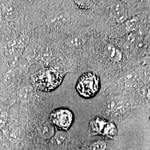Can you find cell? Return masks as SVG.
<instances>
[{"label":"cell","instance_id":"obj_1","mask_svg":"<svg viewBox=\"0 0 150 150\" xmlns=\"http://www.w3.org/2000/svg\"><path fill=\"white\" fill-rule=\"evenodd\" d=\"M33 83L38 88L45 91L53 90L62 82L63 76L56 70H42L32 76Z\"/></svg>","mask_w":150,"mask_h":150},{"label":"cell","instance_id":"obj_2","mask_svg":"<svg viewBox=\"0 0 150 150\" xmlns=\"http://www.w3.org/2000/svg\"><path fill=\"white\" fill-rule=\"evenodd\" d=\"M100 81L96 75L87 73L82 75L79 81L77 89L82 96L90 98L98 90Z\"/></svg>","mask_w":150,"mask_h":150},{"label":"cell","instance_id":"obj_3","mask_svg":"<svg viewBox=\"0 0 150 150\" xmlns=\"http://www.w3.org/2000/svg\"><path fill=\"white\" fill-rule=\"evenodd\" d=\"M51 122L59 129H67L73 121V115L70 110L59 109L54 111L50 116Z\"/></svg>","mask_w":150,"mask_h":150},{"label":"cell","instance_id":"obj_4","mask_svg":"<svg viewBox=\"0 0 150 150\" xmlns=\"http://www.w3.org/2000/svg\"><path fill=\"white\" fill-rule=\"evenodd\" d=\"M110 13L113 19L118 23H122L128 19V13L124 6L120 3H115L111 6Z\"/></svg>","mask_w":150,"mask_h":150},{"label":"cell","instance_id":"obj_5","mask_svg":"<svg viewBox=\"0 0 150 150\" xmlns=\"http://www.w3.org/2000/svg\"><path fill=\"white\" fill-rule=\"evenodd\" d=\"M105 52L108 59L115 62H118L122 59L120 50L115 46L109 44L105 47Z\"/></svg>","mask_w":150,"mask_h":150},{"label":"cell","instance_id":"obj_6","mask_svg":"<svg viewBox=\"0 0 150 150\" xmlns=\"http://www.w3.org/2000/svg\"><path fill=\"white\" fill-rule=\"evenodd\" d=\"M66 135L64 132H59L56 134L51 142V146L52 149H57L64 144Z\"/></svg>","mask_w":150,"mask_h":150},{"label":"cell","instance_id":"obj_7","mask_svg":"<svg viewBox=\"0 0 150 150\" xmlns=\"http://www.w3.org/2000/svg\"><path fill=\"white\" fill-rule=\"evenodd\" d=\"M104 134H106L108 137L114 138L117 133L116 126L112 123H106L103 129Z\"/></svg>","mask_w":150,"mask_h":150},{"label":"cell","instance_id":"obj_8","mask_svg":"<svg viewBox=\"0 0 150 150\" xmlns=\"http://www.w3.org/2000/svg\"><path fill=\"white\" fill-rule=\"evenodd\" d=\"M139 19L137 16L134 17L126 21V28L129 31H133L137 29L139 26Z\"/></svg>","mask_w":150,"mask_h":150},{"label":"cell","instance_id":"obj_9","mask_svg":"<svg viewBox=\"0 0 150 150\" xmlns=\"http://www.w3.org/2000/svg\"><path fill=\"white\" fill-rule=\"evenodd\" d=\"M106 124V123L104 121V120L101 118H97L91 122V126L94 131L99 132L103 131V129Z\"/></svg>","mask_w":150,"mask_h":150},{"label":"cell","instance_id":"obj_10","mask_svg":"<svg viewBox=\"0 0 150 150\" xmlns=\"http://www.w3.org/2000/svg\"><path fill=\"white\" fill-rule=\"evenodd\" d=\"M54 134V129L50 125H46L42 127V129L41 130V134L42 136L48 138L51 137Z\"/></svg>","mask_w":150,"mask_h":150},{"label":"cell","instance_id":"obj_11","mask_svg":"<svg viewBox=\"0 0 150 150\" xmlns=\"http://www.w3.org/2000/svg\"><path fill=\"white\" fill-rule=\"evenodd\" d=\"M106 148V145L104 142L99 141L93 144L91 147V150H104Z\"/></svg>","mask_w":150,"mask_h":150}]
</instances>
